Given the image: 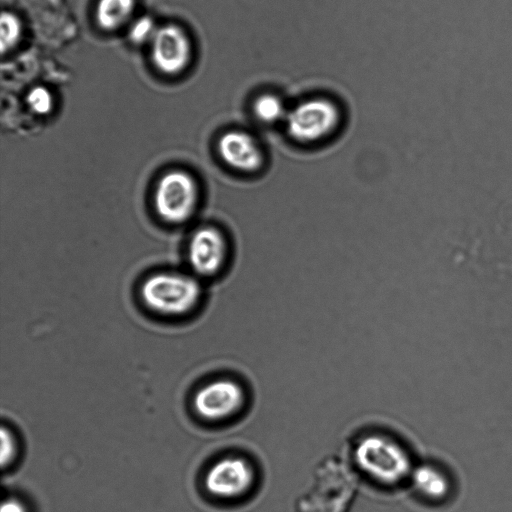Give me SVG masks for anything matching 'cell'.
<instances>
[{"instance_id": "obj_1", "label": "cell", "mask_w": 512, "mask_h": 512, "mask_svg": "<svg viewBox=\"0 0 512 512\" xmlns=\"http://www.w3.org/2000/svg\"><path fill=\"white\" fill-rule=\"evenodd\" d=\"M353 456L363 473L383 484H397L413 470L407 451L398 442L382 435L362 438Z\"/></svg>"}, {"instance_id": "obj_2", "label": "cell", "mask_w": 512, "mask_h": 512, "mask_svg": "<svg viewBox=\"0 0 512 512\" xmlns=\"http://www.w3.org/2000/svg\"><path fill=\"white\" fill-rule=\"evenodd\" d=\"M145 305L163 315H182L199 302L202 288L199 281L176 272H160L149 276L141 287Z\"/></svg>"}, {"instance_id": "obj_3", "label": "cell", "mask_w": 512, "mask_h": 512, "mask_svg": "<svg viewBox=\"0 0 512 512\" xmlns=\"http://www.w3.org/2000/svg\"><path fill=\"white\" fill-rule=\"evenodd\" d=\"M341 119V110L333 100L313 97L289 108L283 124L292 140L310 145L330 137L340 126Z\"/></svg>"}, {"instance_id": "obj_4", "label": "cell", "mask_w": 512, "mask_h": 512, "mask_svg": "<svg viewBox=\"0 0 512 512\" xmlns=\"http://www.w3.org/2000/svg\"><path fill=\"white\" fill-rule=\"evenodd\" d=\"M199 199L196 180L186 171L166 172L154 190V207L158 216L170 223L180 224L194 213Z\"/></svg>"}, {"instance_id": "obj_5", "label": "cell", "mask_w": 512, "mask_h": 512, "mask_svg": "<svg viewBox=\"0 0 512 512\" xmlns=\"http://www.w3.org/2000/svg\"><path fill=\"white\" fill-rule=\"evenodd\" d=\"M216 148L227 167L243 174L257 173L265 164V153L260 142L254 135L241 129L224 132Z\"/></svg>"}, {"instance_id": "obj_6", "label": "cell", "mask_w": 512, "mask_h": 512, "mask_svg": "<svg viewBox=\"0 0 512 512\" xmlns=\"http://www.w3.org/2000/svg\"><path fill=\"white\" fill-rule=\"evenodd\" d=\"M150 44L151 60L154 66L164 74L180 73L191 59L190 39L176 24L158 27Z\"/></svg>"}, {"instance_id": "obj_7", "label": "cell", "mask_w": 512, "mask_h": 512, "mask_svg": "<svg viewBox=\"0 0 512 512\" xmlns=\"http://www.w3.org/2000/svg\"><path fill=\"white\" fill-rule=\"evenodd\" d=\"M254 480V470L245 459L226 457L209 469L205 477V486L216 497L232 499L247 493Z\"/></svg>"}, {"instance_id": "obj_8", "label": "cell", "mask_w": 512, "mask_h": 512, "mask_svg": "<svg viewBox=\"0 0 512 512\" xmlns=\"http://www.w3.org/2000/svg\"><path fill=\"white\" fill-rule=\"evenodd\" d=\"M245 402L243 388L230 379H220L205 385L194 397V408L203 418L220 420L238 412Z\"/></svg>"}, {"instance_id": "obj_9", "label": "cell", "mask_w": 512, "mask_h": 512, "mask_svg": "<svg viewBox=\"0 0 512 512\" xmlns=\"http://www.w3.org/2000/svg\"><path fill=\"white\" fill-rule=\"evenodd\" d=\"M188 256L193 270L200 276L216 275L228 258V242L216 227L197 229L189 242Z\"/></svg>"}, {"instance_id": "obj_10", "label": "cell", "mask_w": 512, "mask_h": 512, "mask_svg": "<svg viewBox=\"0 0 512 512\" xmlns=\"http://www.w3.org/2000/svg\"><path fill=\"white\" fill-rule=\"evenodd\" d=\"M410 478L416 491L430 501L446 500L453 491L454 479L437 465H419L412 470Z\"/></svg>"}, {"instance_id": "obj_11", "label": "cell", "mask_w": 512, "mask_h": 512, "mask_svg": "<svg viewBox=\"0 0 512 512\" xmlns=\"http://www.w3.org/2000/svg\"><path fill=\"white\" fill-rule=\"evenodd\" d=\"M135 0H99L96 7V21L105 31L121 28L131 18Z\"/></svg>"}, {"instance_id": "obj_12", "label": "cell", "mask_w": 512, "mask_h": 512, "mask_svg": "<svg viewBox=\"0 0 512 512\" xmlns=\"http://www.w3.org/2000/svg\"><path fill=\"white\" fill-rule=\"evenodd\" d=\"M251 110L258 122L272 125L284 123L289 108L280 96L274 93H262L253 100Z\"/></svg>"}, {"instance_id": "obj_13", "label": "cell", "mask_w": 512, "mask_h": 512, "mask_svg": "<svg viewBox=\"0 0 512 512\" xmlns=\"http://www.w3.org/2000/svg\"><path fill=\"white\" fill-rule=\"evenodd\" d=\"M21 22L12 12L4 11L0 22L1 52L4 54L11 50L21 36Z\"/></svg>"}, {"instance_id": "obj_14", "label": "cell", "mask_w": 512, "mask_h": 512, "mask_svg": "<svg viewBox=\"0 0 512 512\" xmlns=\"http://www.w3.org/2000/svg\"><path fill=\"white\" fill-rule=\"evenodd\" d=\"M26 102L32 112L38 115L49 114L54 105L52 94L43 86L33 87L26 96Z\"/></svg>"}, {"instance_id": "obj_15", "label": "cell", "mask_w": 512, "mask_h": 512, "mask_svg": "<svg viewBox=\"0 0 512 512\" xmlns=\"http://www.w3.org/2000/svg\"><path fill=\"white\" fill-rule=\"evenodd\" d=\"M157 28L152 18L142 16L130 25L128 36L131 42L137 45L150 43Z\"/></svg>"}, {"instance_id": "obj_16", "label": "cell", "mask_w": 512, "mask_h": 512, "mask_svg": "<svg viewBox=\"0 0 512 512\" xmlns=\"http://www.w3.org/2000/svg\"><path fill=\"white\" fill-rule=\"evenodd\" d=\"M15 455V440L12 433L5 427L1 428V465L5 467Z\"/></svg>"}, {"instance_id": "obj_17", "label": "cell", "mask_w": 512, "mask_h": 512, "mask_svg": "<svg viewBox=\"0 0 512 512\" xmlns=\"http://www.w3.org/2000/svg\"><path fill=\"white\" fill-rule=\"evenodd\" d=\"M0 512H26V509L20 501L10 498L2 503Z\"/></svg>"}]
</instances>
